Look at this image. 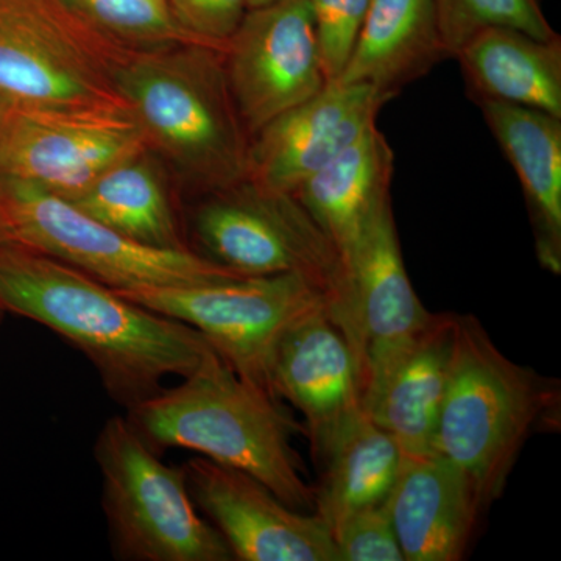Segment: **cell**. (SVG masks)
Masks as SVG:
<instances>
[{"mask_svg": "<svg viewBox=\"0 0 561 561\" xmlns=\"http://www.w3.org/2000/svg\"><path fill=\"white\" fill-rule=\"evenodd\" d=\"M0 309L49 328L80 351L125 411L160 393L165 379L191 375L216 351L194 328L18 242L0 243Z\"/></svg>", "mask_w": 561, "mask_h": 561, "instance_id": "obj_1", "label": "cell"}, {"mask_svg": "<svg viewBox=\"0 0 561 561\" xmlns=\"http://www.w3.org/2000/svg\"><path fill=\"white\" fill-rule=\"evenodd\" d=\"M125 416L161 456L165 449H187L253 476L295 511H313V486L291 445L305 427L216 351L179 386L164 387Z\"/></svg>", "mask_w": 561, "mask_h": 561, "instance_id": "obj_2", "label": "cell"}, {"mask_svg": "<svg viewBox=\"0 0 561 561\" xmlns=\"http://www.w3.org/2000/svg\"><path fill=\"white\" fill-rule=\"evenodd\" d=\"M560 393L557 379L508 359L476 317L457 316L435 454L465 476L482 511L504 493L530 435L559 430Z\"/></svg>", "mask_w": 561, "mask_h": 561, "instance_id": "obj_3", "label": "cell"}, {"mask_svg": "<svg viewBox=\"0 0 561 561\" xmlns=\"http://www.w3.org/2000/svg\"><path fill=\"white\" fill-rule=\"evenodd\" d=\"M116 83L150 147L164 151L192 183L214 192L247 179L250 133L221 51L194 44L131 50Z\"/></svg>", "mask_w": 561, "mask_h": 561, "instance_id": "obj_4", "label": "cell"}, {"mask_svg": "<svg viewBox=\"0 0 561 561\" xmlns=\"http://www.w3.org/2000/svg\"><path fill=\"white\" fill-rule=\"evenodd\" d=\"M92 454L114 559L234 560L219 530L195 507L184 465L164 463L127 416L103 423Z\"/></svg>", "mask_w": 561, "mask_h": 561, "instance_id": "obj_5", "label": "cell"}, {"mask_svg": "<svg viewBox=\"0 0 561 561\" xmlns=\"http://www.w3.org/2000/svg\"><path fill=\"white\" fill-rule=\"evenodd\" d=\"M195 253L239 276L297 273L328 298L335 327H345L341 257L294 194L250 180L208 192L191 217Z\"/></svg>", "mask_w": 561, "mask_h": 561, "instance_id": "obj_6", "label": "cell"}, {"mask_svg": "<svg viewBox=\"0 0 561 561\" xmlns=\"http://www.w3.org/2000/svg\"><path fill=\"white\" fill-rule=\"evenodd\" d=\"M131 50L60 0H0V95L14 108L127 103L116 79Z\"/></svg>", "mask_w": 561, "mask_h": 561, "instance_id": "obj_7", "label": "cell"}, {"mask_svg": "<svg viewBox=\"0 0 561 561\" xmlns=\"http://www.w3.org/2000/svg\"><path fill=\"white\" fill-rule=\"evenodd\" d=\"M0 201L18 243L57 257L116 290L192 286L239 276L191 249H157L125 238L35 184L0 179Z\"/></svg>", "mask_w": 561, "mask_h": 561, "instance_id": "obj_8", "label": "cell"}, {"mask_svg": "<svg viewBox=\"0 0 561 561\" xmlns=\"http://www.w3.org/2000/svg\"><path fill=\"white\" fill-rule=\"evenodd\" d=\"M117 291L201 332L232 370L265 391L280 334L306 313L328 308L323 290L297 273Z\"/></svg>", "mask_w": 561, "mask_h": 561, "instance_id": "obj_9", "label": "cell"}, {"mask_svg": "<svg viewBox=\"0 0 561 561\" xmlns=\"http://www.w3.org/2000/svg\"><path fill=\"white\" fill-rule=\"evenodd\" d=\"M149 147L128 103L14 108L0 138V179L72 201L102 173Z\"/></svg>", "mask_w": 561, "mask_h": 561, "instance_id": "obj_10", "label": "cell"}, {"mask_svg": "<svg viewBox=\"0 0 561 561\" xmlns=\"http://www.w3.org/2000/svg\"><path fill=\"white\" fill-rule=\"evenodd\" d=\"M224 61L250 136L328 83L309 0H278L247 11Z\"/></svg>", "mask_w": 561, "mask_h": 561, "instance_id": "obj_11", "label": "cell"}, {"mask_svg": "<svg viewBox=\"0 0 561 561\" xmlns=\"http://www.w3.org/2000/svg\"><path fill=\"white\" fill-rule=\"evenodd\" d=\"M343 337L353 350L364 397L368 383L415 341L434 316L424 308L405 271L391 201L383 203L343 264Z\"/></svg>", "mask_w": 561, "mask_h": 561, "instance_id": "obj_12", "label": "cell"}, {"mask_svg": "<svg viewBox=\"0 0 561 561\" xmlns=\"http://www.w3.org/2000/svg\"><path fill=\"white\" fill-rule=\"evenodd\" d=\"M195 507L239 561H341L319 516L295 511L247 472L195 456L184 463Z\"/></svg>", "mask_w": 561, "mask_h": 561, "instance_id": "obj_13", "label": "cell"}, {"mask_svg": "<svg viewBox=\"0 0 561 561\" xmlns=\"http://www.w3.org/2000/svg\"><path fill=\"white\" fill-rule=\"evenodd\" d=\"M267 389L301 413L317 465L364 413L353 350L328 308L306 313L280 334L268 360Z\"/></svg>", "mask_w": 561, "mask_h": 561, "instance_id": "obj_14", "label": "cell"}, {"mask_svg": "<svg viewBox=\"0 0 561 561\" xmlns=\"http://www.w3.org/2000/svg\"><path fill=\"white\" fill-rule=\"evenodd\" d=\"M391 99L371 84L328 81L313 98L254 133L247 180L294 194L302 181L376 125L379 111Z\"/></svg>", "mask_w": 561, "mask_h": 561, "instance_id": "obj_15", "label": "cell"}, {"mask_svg": "<svg viewBox=\"0 0 561 561\" xmlns=\"http://www.w3.org/2000/svg\"><path fill=\"white\" fill-rule=\"evenodd\" d=\"M457 313H434L411 345L364 391L362 408L404 456L435 454V435L451 376Z\"/></svg>", "mask_w": 561, "mask_h": 561, "instance_id": "obj_16", "label": "cell"}, {"mask_svg": "<svg viewBox=\"0 0 561 561\" xmlns=\"http://www.w3.org/2000/svg\"><path fill=\"white\" fill-rule=\"evenodd\" d=\"M386 507L405 561L463 559L482 513L465 476L438 454L402 456Z\"/></svg>", "mask_w": 561, "mask_h": 561, "instance_id": "obj_17", "label": "cell"}, {"mask_svg": "<svg viewBox=\"0 0 561 561\" xmlns=\"http://www.w3.org/2000/svg\"><path fill=\"white\" fill-rule=\"evenodd\" d=\"M393 172V150L373 125L294 192L337 251L342 268L383 203L391 201Z\"/></svg>", "mask_w": 561, "mask_h": 561, "instance_id": "obj_18", "label": "cell"}, {"mask_svg": "<svg viewBox=\"0 0 561 561\" xmlns=\"http://www.w3.org/2000/svg\"><path fill=\"white\" fill-rule=\"evenodd\" d=\"M491 133L522 183L538 261L561 272V119L542 111L479 102Z\"/></svg>", "mask_w": 561, "mask_h": 561, "instance_id": "obj_19", "label": "cell"}, {"mask_svg": "<svg viewBox=\"0 0 561 561\" xmlns=\"http://www.w3.org/2000/svg\"><path fill=\"white\" fill-rule=\"evenodd\" d=\"M443 58L448 55L435 0H370L353 51L335 80L371 84L394 95Z\"/></svg>", "mask_w": 561, "mask_h": 561, "instance_id": "obj_20", "label": "cell"}, {"mask_svg": "<svg viewBox=\"0 0 561 561\" xmlns=\"http://www.w3.org/2000/svg\"><path fill=\"white\" fill-rule=\"evenodd\" d=\"M476 102H500L561 119V41L513 28H486L456 57Z\"/></svg>", "mask_w": 561, "mask_h": 561, "instance_id": "obj_21", "label": "cell"}, {"mask_svg": "<svg viewBox=\"0 0 561 561\" xmlns=\"http://www.w3.org/2000/svg\"><path fill=\"white\" fill-rule=\"evenodd\" d=\"M400 445L362 413L320 461L313 513L332 530L362 508L381 505L400 472Z\"/></svg>", "mask_w": 561, "mask_h": 561, "instance_id": "obj_22", "label": "cell"}, {"mask_svg": "<svg viewBox=\"0 0 561 561\" xmlns=\"http://www.w3.org/2000/svg\"><path fill=\"white\" fill-rule=\"evenodd\" d=\"M69 202L111 230L144 245L191 249L168 191L144 154L108 169Z\"/></svg>", "mask_w": 561, "mask_h": 561, "instance_id": "obj_23", "label": "cell"}, {"mask_svg": "<svg viewBox=\"0 0 561 561\" xmlns=\"http://www.w3.org/2000/svg\"><path fill=\"white\" fill-rule=\"evenodd\" d=\"M76 16L135 50L198 46L173 20L168 0H60Z\"/></svg>", "mask_w": 561, "mask_h": 561, "instance_id": "obj_24", "label": "cell"}, {"mask_svg": "<svg viewBox=\"0 0 561 561\" xmlns=\"http://www.w3.org/2000/svg\"><path fill=\"white\" fill-rule=\"evenodd\" d=\"M438 32L448 57L486 28H513L538 39L556 38L540 0H435Z\"/></svg>", "mask_w": 561, "mask_h": 561, "instance_id": "obj_25", "label": "cell"}, {"mask_svg": "<svg viewBox=\"0 0 561 561\" xmlns=\"http://www.w3.org/2000/svg\"><path fill=\"white\" fill-rule=\"evenodd\" d=\"M332 538L341 561H404L386 502L343 519Z\"/></svg>", "mask_w": 561, "mask_h": 561, "instance_id": "obj_26", "label": "cell"}, {"mask_svg": "<svg viewBox=\"0 0 561 561\" xmlns=\"http://www.w3.org/2000/svg\"><path fill=\"white\" fill-rule=\"evenodd\" d=\"M316 18L321 61L328 81L341 76L367 14L370 0H309Z\"/></svg>", "mask_w": 561, "mask_h": 561, "instance_id": "obj_27", "label": "cell"}, {"mask_svg": "<svg viewBox=\"0 0 561 561\" xmlns=\"http://www.w3.org/2000/svg\"><path fill=\"white\" fill-rule=\"evenodd\" d=\"M173 20L198 46L224 54L249 11L247 0H168Z\"/></svg>", "mask_w": 561, "mask_h": 561, "instance_id": "obj_28", "label": "cell"}, {"mask_svg": "<svg viewBox=\"0 0 561 561\" xmlns=\"http://www.w3.org/2000/svg\"><path fill=\"white\" fill-rule=\"evenodd\" d=\"M16 241L13 225H11L9 214H7L5 206L0 201V243H13Z\"/></svg>", "mask_w": 561, "mask_h": 561, "instance_id": "obj_29", "label": "cell"}, {"mask_svg": "<svg viewBox=\"0 0 561 561\" xmlns=\"http://www.w3.org/2000/svg\"><path fill=\"white\" fill-rule=\"evenodd\" d=\"M13 110L14 106L0 95V138H2V133L5 130L7 122H9L11 111Z\"/></svg>", "mask_w": 561, "mask_h": 561, "instance_id": "obj_30", "label": "cell"}, {"mask_svg": "<svg viewBox=\"0 0 561 561\" xmlns=\"http://www.w3.org/2000/svg\"><path fill=\"white\" fill-rule=\"evenodd\" d=\"M278 2V0H247V5H249V10L251 9H260V7L271 5V3Z\"/></svg>", "mask_w": 561, "mask_h": 561, "instance_id": "obj_31", "label": "cell"}, {"mask_svg": "<svg viewBox=\"0 0 561 561\" xmlns=\"http://www.w3.org/2000/svg\"><path fill=\"white\" fill-rule=\"evenodd\" d=\"M3 317H5V312H3L2 309H0V324H2Z\"/></svg>", "mask_w": 561, "mask_h": 561, "instance_id": "obj_32", "label": "cell"}]
</instances>
